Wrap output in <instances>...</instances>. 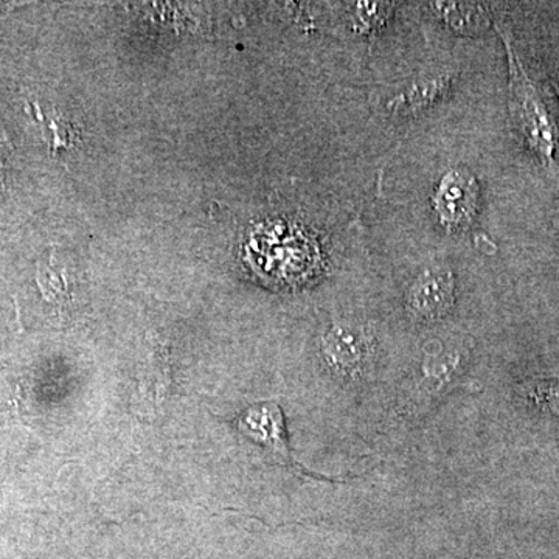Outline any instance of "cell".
<instances>
[{
	"mask_svg": "<svg viewBox=\"0 0 559 559\" xmlns=\"http://www.w3.org/2000/svg\"><path fill=\"white\" fill-rule=\"evenodd\" d=\"M437 358H428L425 360V377L430 384L436 385L440 380H448L452 371L459 364V355L443 353L436 355Z\"/></svg>",
	"mask_w": 559,
	"mask_h": 559,
	"instance_id": "9c48e42d",
	"label": "cell"
},
{
	"mask_svg": "<svg viewBox=\"0 0 559 559\" xmlns=\"http://www.w3.org/2000/svg\"><path fill=\"white\" fill-rule=\"evenodd\" d=\"M322 353L334 373L356 380L369 369L373 359V337L355 323H333L323 334Z\"/></svg>",
	"mask_w": 559,
	"mask_h": 559,
	"instance_id": "7a4b0ae2",
	"label": "cell"
},
{
	"mask_svg": "<svg viewBox=\"0 0 559 559\" xmlns=\"http://www.w3.org/2000/svg\"><path fill=\"white\" fill-rule=\"evenodd\" d=\"M536 401L538 404H543L551 414L558 415L559 417V384L558 382H546L540 384L536 389Z\"/></svg>",
	"mask_w": 559,
	"mask_h": 559,
	"instance_id": "30bf717a",
	"label": "cell"
},
{
	"mask_svg": "<svg viewBox=\"0 0 559 559\" xmlns=\"http://www.w3.org/2000/svg\"><path fill=\"white\" fill-rule=\"evenodd\" d=\"M498 28L509 55L511 123L528 150L544 165H549L558 148L557 124L551 120L546 103L543 102L527 72L522 68L509 35L502 28Z\"/></svg>",
	"mask_w": 559,
	"mask_h": 559,
	"instance_id": "6da1fadb",
	"label": "cell"
},
{
	"mask_svg": "<svg viewBox=\"0 0 559 559\" xmlns=\"http://www.w3.org/2000/svg\"><path fill=\"white\" fill-rule=\"evenodd\" d=\"M389 11V5H384V3H358L356 22H358L359 31L369 33L382 27L388 20Z\"/></svg>",
	"mask_w": 559,
	"mask_h": 559,
	"instance_id": "ba28073f",
	"label": "cell"
},
{
	"mask_svg": "<svg viewBox=\"0 0 559 559\" xmlns=\"http://www.w3.org/2000/svg\"><path fill=\"white\" fill-rule=\"evenodd\" d=\"M452 79L450 75L429 76L412 84L409 90L401 92L389 103L390 109L400 114L419 112L430 105H436L441 98L447 97L451 91Z\"/></svg>",
	"mask_w": 559,
	"mask_h": 559,
	"instance_id": "5b68a950",
	"label": "cell"
},
{
	"mask_svg": "<svg viewBox=\"0 0 559 559\" xmlns=\"http://www.w3.org/2000/svg\"><path fill=\"white\" fill-rule=\"evenodd\" d=\"M479 207V186L466 170L444 175L433 194V210L448 229L471 224Z\"/></svg>",
	"mask_w": 559,
	"mask_h": 559,
	"instance_id": "3957f363",
	"label": "cell"
},
{
	"mask_svg": "<svg viewBox=\"0 0 559 559\" xmlns=\"http://www.w3.org/2000/svg\"><path fill=\"white\" fill-rule=\"evenodd\" d=\"M242 425H245L246 432L253 439L261 441L280 454L285 452L282 415L277 407H261V409L250 411Z\"/></svg>",
	"mask_w": 559,
	"mask_h": 559,
	"instance_id": "52a82bcc",
	"label": "cell"
},
{
	"mask_svg": "<svg viewBox=\"0 0 559 559\" xmlns=\"http://www.w3.org/2000/svg\"><path fill=\"white\" fill-rule=\"evenodd\" d=\"M558 95H559V86H558Z\"/></svg>",
	"mask_w": 559,
	"mask_h": 559,
	"instance_id": "8fae6325",
	"label": "cell"
},
{
	"mask_svg": "<svg viewBox=\"0 0 559 559\" xmlns=\"http://www.w3.org/2000/svg\"><path fill=\"white\" fill-rule=\"evenodd\" d=\"M430 9L463 35H476L488 22V10L479 3H430Z\"/></svg>",
	"mask_w": 559,
	"mask_h": 559,
	"instance_id": "8992f818",
	"label": "cell"
},
{
	"mask_svg": "<svg viewBox=\"0 0 559 559\" xmlns=\"http://www.w3.org/2000/svg\"><path fill=\"white\" fill-rule=\"evenodd\" d=\"M454 301V277L450 271L430 270L419 275L407 294V310L418 320L443 318Z\"/></svg>",
	"mask_w": 559,
	"mask_h": 559,
	"instance_id": "277c9868",
	"label": "cell"
}]
</instances>
